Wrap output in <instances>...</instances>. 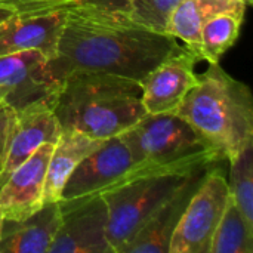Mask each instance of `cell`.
I'll return each mask as SVG.
<instances>
[{
	"instance_id": "cell-5",
	"label": "cell",
	"mask_w": 253,
	"mask_h": 253,
	"mask_svg": "<svg viewBox=\"0 0 253 253\" xmlns=\"http://www.w3.org/2000/svg\"><path fill=\"white\" fill-rule=\"evenodd\" d=\"M194 170L138 169L102 194L108 209L107 237L113 253L123 252L162 202Z\"/></svg>"
},
{
	"instance_id": "cell-13",
	"label": "cell",
	"mask_w": 253,
	"mask_h": 253,
	"mask_svg": "<svg viewBox=\"0 0 253 253\" xmlns=\"http://www.w3.org/2000/svg\"><path fill=\"white\" fill-rule=\"evenodd\" d=\"M211 166L200 168L188 175L173 193L162 202L139 231L132 237L122 253H168L173 230L190 199L200 185Z\"/></svg>"
},
{
	"instance_id": "cell-2",
	"label": "cell",
	"mask_w": 253,
	"mask_h": 253,
	"mask_svg": "<svg viewBox=\"0 0 253 253\" xmlns=\"http://www.w3.org/2000/svg\"><path fill=\"white\" fill-rule=\"evenodd\" d=\"M53 111L62 130L95 139L120 135L145 116L139 80L99 71L67 74Z\"/></svg>"
},
{
	"instance_id": "cell-18",
	"label": "cell",
	"mask_w": 253,
	"mask_h": 253,
	"mask_svg": "<svg viewBox=\"0 0 253 253\" xmlns=\"http://www.w3.org/2000/svg\"><path fill=\"white\" fill-rule=\"evenodd\" d=\"M246 12H225L211 18L202 28L199 59L208 64L219 62L224 53L237 42Z\"/></svg>"
},
{
	"instance_id": "cell-3",
	"label": "cell",
	"mask_w": 253,
	"mask_h": 253,
	"mask_svg": "<svg viewBox=\"0 0 253 253\" xmlns=\"http://www.w3.org/2000/svg\"><path fill=\"white\" fill-rule=\"evenodd\" d=\"M221 156L233 160L253 144L251 89L230 76L219 62L209 64L175 111Z\"/></svg>"
},
{
	"instance_id": "cell-20",
	"label": "cell",
	"mask_w": 253,
	"mask_h": 253,
	"mask_svg": "<svg viewBox=\"0 0 253 253\" xmlns=\"http://www.w3.org/2000/svg\"><path fill=\"white\" fill-rule=\"evenodd\" d=\"M228 187L236 206L253 227V144L230 160Z\"/></svg>"
},
{
	"instance_id": "cell-21",
	"label": "cell",
	"mask_w": 253,
	"mask_h": 253,
	"mask_svg": "<svg viewBox=\"0 0 253 253\" xmlns=\"http://www.w3.org/2000/svg\"><path fill=\"white\" fill-rule=\"evenodd\" d=\"M181 1L182 0H126L125 10L136 22L151 30L166 33L169 18Z\"/></svg>"
},
{
	"instance_id": "cell-26",
	"label": "cell",
	"mask_w": 253,
	"mask_h": 253,
	"mask_svg": "<svg viewBox=\"0 0 253 253\" xmlns=\"http://www.w3.org/2000/svg\"><path fill=\"white\" fill-rule=\"evenodd\" d=\"M1 225H3V216L0 213V236H1Z\"/></svg>"
},
{
	"instance_id": "cell-6",
	"label": "cell",
	"mask_w": 253,
	"mask_h": 253,
	"mask_svg": "<svg viewBox=\"0 0 253 253\" xmlns=\"http://www.w3.org/2000/svg\"><path fill=\"white\" fill-rule=\"evenodd\" d=\"M228 197L225 173L209 168L173 230L168 253H209Z\"/></svg>"
},
{
	"instance_id": "cell-1",
	"label": "cell",
	"mask_w": 253,
	"mask_h": 253,
	"mask_svg": "<svg viewBox=\"0 0 253 253\" xmlns=\"http://www.w3.org/2000/svg\"><path fill=\"white\" fill-rule=\"evenodd\" d=\"M58 55L49 61L61 82L73 71H99L135 80L184 49L175 37L132 19L125 9L92 0L65 9Z\"/></svg>"
},
{
	"instance_id": "cell-15",
	"label": "cell",
	"mask_w": 253,
	"mask_h": 253,
	"mask_svg": "<svg viewBox=\"0 0 253 253\" xmlns=\"http://www.w3.org/2000/svg\"><path fill=\"white\" fill-rule=\"evenodd\" d=\"M61 224L58 202L44 203L22 221L3 219L0 253H49Z\"/></svg>"
},
{
	"instance_id": "cell-27",
	"label": "cell",
	"mask_w": 253,
	"mask_h": 253,
	"mask_svg": "<svg viewBox=\"0 0 253 253\" xmlns=\"http://www.w3.org/2000/svg\"><path fill=\"white\" fill-rule=\"evenodd\" d=\"M248 1H249V3H252V0H248Z\"/></svg>"
},
{
	"instance_id": "cell-16",
	"label": "cell",
	"mask_w": 253,
	"mask_h": 253,
	"mask_svg": "<svg viewBox=\"0 0 253 253\" xmlns=\"http://www.w3.org/2000/svg\"><path fill=\"white\" fill-rule=\"evenodd\" d=\"M105 139H95L77 130H61L47 162L43 202H59L62 190L77 165L101 147Z\"/></svg>"
},
{
	"instance_id": "cell-12",
	"label": "cell",
	"mask_w": 253,
	"mask_h": 253,
	"mask_svg": "<svg viewBox=\"0 0 253 253\" xmlns=\"http://www.w3.org/2000/svg\"><path fill=\"white\" fill-rule=\"evenodd\" d=\"M67 10L15 13L0 24V55L37 50L49 61L58 55Z\"/></svg>"
},
{
	"instance_id": "cell-9",
	"label": "cell",
	"mask_w": 253,
	"mask_h": 253,
	"mask_svg": "<svg viewBox=\"0 0 253 253\" xmlns=\"http://www.w3.org/2000/svg\"><path fill=\"white\" fill-rule=\"evenodd\" d=\"M135 170H138V166L123 139L119 135L111 136L77 165L59 200L104 194L127 179Z\"/></svg>"
},
{
	"instance_id": "cell-4",
	"label": "cell",
	"mask_w": 253,
	"mask_h": 253,
	"mask_svg": "<svg viewBox=\"0 0 253 253\" xmlns=\"http://www.w3.org/2000/svg\"><path fill=\"white\" fill-rule=\"evenodd\" d=\"M119 136L138 169L194 170L222 160L218 151L176 113L145 114Z\"/></svg>"
},
{
	"instance_id": "cell-17",
	"label": "cell",
	"mask_w": 253,
	"mask_h": 253,
	"mask_svg": "<svg viewBox=\"0 0 253 253\" xmlns=\"http://www.w3.org/2000/svg\"><path fill=\"white\" fill-rule=\"evenodd\" d=\"M249 4L248 0H182L169 18L166 33L176 40H182L185 47L199 58L203 25L219 13L246 12Z\"/></svg>"
},
{
	"instance_id": "cell-11",
	"label": "cell",
	"mask_w": 253,
	"mask_h": 253,
	"mask_svg": "<svg viewBox=\"0 0 253 253\" xmlns=\"http://www.w3.org/2000/svg\"><path fill=\"white\" fill-rule=\"evenodd\" d=\"M53 145H40L0 185V213L3 219L22 221L44 205L46 169Z\"/></svg>"
},
{
	"instance_id": "cell-8",
	"label": "cell",
	"mask_w": 253,
	"mask_h": 253,
	"mask_svg": "<svg viewBox=\"0 0 253 253\" xmlns=\"http://www.w3.org/2000/svg\"><path fill=\"white\" fill-rule=\"evenodd\" d=\"M62 82L52 73L49 59L37 50L0 55V87L9 90L4 102L15 111L34 104L55 105Z\"/></svg>"
},
{
	"instance_id": "cell-19",
	"label": "cell",
	"mask_w": 253,
	"mask_h": 253,
	"mask_svg": "<svg viewBox=\"0 0 253 253\" xmlns=\"http://www.w3.org/2000/svg\"><path fill=\"white\" fill-rule=\"evenodd\" d=\"M209 253H253V227L245 219L231 194L212 237Z\"/></svg>"
},
{
	"instance_id": "cell-22",
	"label": "cell",
	"mask_w": 253,
	"mask_h": 253,
	"mask_svg": "<svg viewBox=\"0 0 253 253\" xmlns=\"http://www.w3.org/2000/svg\"><path fill=\"white\" fill-rule=\"evenodd\" d=\"M82 1L84 0H0V4H6L15 9L16 13H39L56 9H67Z\"/></svg>"
},
{
	"instance_id": "cell-23",
	"label": "cell",
	"mask_w": 253,
	"mask_h": 253,
	"mask_svg": "<svg viewBox=\"0 0 253 253\" xmlns=\"http://www.w3.org/2000/svg\"><path fill=\"white\" fill-rule=\"evenodd\" d=\"M15 119H16V111L7 102L4 101L0 102V172H1L4 157L7 153Z\"/></svg>"
},
{
	"instance_id": "cell-14",
	"label": "cell",
	"mask_w": 253,
	"mask_h": 253,
	"mask_svg": "<svg viewBox=\"0 0 253 253\" xmlns=\"http://www.w3.org/2000/svg\"><path fill=\"white\" fill-rule=\"evenodd\" d=\"M61 130L53 107L49 104H34L16 111L7 153L0 172V185L40 145L56 144Z\"/></svg>"
},
{
	"instance_id": "cell-10",
	"label": "cell",
	"mask_w": 253,
	"mask_h": 253,
	"mask_svg": "<svg viewBox=\"0 0 253 253\" xmlns=\"http://www.w3.org/2000/svg\"><path fill=\"white\" fill-rule=\"evenodd\" d=\"M197 55L184 47L156 65L139 80L145 114L175 113L191 87L197 83Z\"/></svg>"
},
{
	"instance_id": "cell-24",
	"label": "cell",
	"mask_w": 253,
	"mask_h": 253,
	"mask_svg": "<svg viewBox=\"0 0 253 253\" xmlns=\"http://www.w3.org/2000/svg\"><path fill=\"white\" fill-rule=\"evenodd\" d=\"M15 13H16L15 9H12V7H9L6 4H0V24H3L4 21H7Z\"/></svg>"
},
{
	"instance_id": "cell-25",
	"label": "cell",
	"mask_w": 253,
	"mask_h": 253,
	"mask_svg": "<svg viewBox=\"0 0 253 253\" xmlns=\"http://www.w3.org/2000/svg\"><path fill=\"white\" fill-rule=\"evenodd\" d=\"M7 93H9V90H7V89H4V87H0V102H3V101L6 99Z\"/></svg>"
},
{
	"instance_id": "cell-7",
	"label": "cell",
	"mask_w": 253,
	"mask_h": 253,
	"mask_svg": "<svg viewBox=\"0 0 253 253\" xmlns=\"http://www.w3.org/2000/svg\"><path fill=\"white\" fill-rule=\"evenodd\" d=\"M61 224L49 253H113L108 237V209L102 194L59 200Z\"/></svg>"
}]
</instances>
